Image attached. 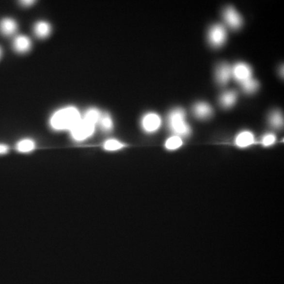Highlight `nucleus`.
<instances>
[{
  "instance_id": "obj_24",
  "label": "nucleus",
  "mask_w": 284,
  "mask_h": 284,
  "mask_svg": "<svg viewBox=\"0 0 284 284\" xmlns=\"http://www.w3.org/2000/svg\"><path fill=\"white\" fill-rule=\"evenodd\" d=\"M35 2V1L33 0H24V1H20V3L26 7H29V6L32 5Z\"/></svg>"
},
{
  "instance_id": "obj_20",
  "label": "nucleus",
  "mask_w": 284,
  "mask_h": 284,
  "mask_svg": "<svg viewBox=\"0 0 284 284\" xmlns=\"http://www.w3.org/2000/svg\"><path fill=\"white\" fill-rule=\"evenodd\" d=\"M182 144L183 142L181 139L178 136H174V137H171L166 141L165 147L169 150H174L180 147Z\"/></svg>"
},
{
  "instance_id": "obj_7",
  "label": "nucleus",
  "mask_w": 284,
  "mask_h": 284,
  "mask_svg": "<svg viewBox=\"0 0 284 284\" xmlns=\"http://www.w3.org/2000/svg\"><path fill=\"white\" fill-rule=\"evenodd\" d=\"M232 78V67L227 63H222L215 71V79L221 85H225Z\"/></svg>"
},
{
  "instance_id": "obj_2",
  "label": "nucleus",
  "mask_w": 284,
  "mask_h": 284,
  "mask_svg": "<svg viewBox=\"0 0 284 284\" xmlns=\"http://www.w3.org/2000/svg\"><path fill=\"white\" fill-rule=\"evenodd\" d=\"M186 114L181 108L173 110L168 116L169 126L171 130L178 136L187 137L191 132V129L185 120Z\"/></svg>"
},
{
  "instance_id": "obj_10",
  "label": "nucleus",
  "mask_w": 284,
  "mask_h": 284,
  "mask_svg": "<svg viewBox=\"0 0 284 284\" xmlns=\"http://www.w3.org/2000/svg\"><path fill=\"white\" fill-rule=\"evenodd\" d=\"M32 43L26 35H20L16 37L13 42V47L16 51L20 53L28 52L32 48Z\"/></svg>"
},
{
  "instance_id": "obj_15",
  "label": "nucleus",
  "mask_w": 284,
  "mask_h": 284,
  "mask_svg": "<svg viewBox=\"0 0 284 284\" xmlns=\"http://www.w3.org/2000/svg\"><path fill=\"white\" fill-rule=\"evenodd\" d=\"M268 120L270 125L275 128H281L283 126V117L279 110H274L271 112Z\"/></svg>"
},
{
  "instance_id": "obj_16",
  "label": "nucleus",
  "mask_w": 284,
  "mask_h": 284,
  "mask_svg": "<svg viewBox=\"0 0 284 284\" xmlns=\"http://www.w3.org/2000/svg\"><path fill=\"white\" fill-rule=\"evenodd\" d=\"M243 91L246 94H254L259 88V84L256 79L252 78L249 81L240 84Z\"/></svg>"
},
{
  "instance_id": "obj_8",
  "label": "nucleus",
  "mask_w": 284,
  "mask_h": 284,
  "mask_svg": "<svg viewBox=\"0 0 284 284\" xmlns=\"http://www.w3.org/2000/svg\"><path fill=\"white\" fill-rule=\"evenodd\" d=\"M161 119L156 113H150L145 115L142 120V126L149 133L156 132L161 126Z\"/></svg>"
},
{
  "instance_id": "obj_6",
  "label": "nucleus",
  "mask_w": 284,
  "mask_h": 284,
  "mask_svg": "<svg viewBox=\"0 0 284 284\" xmlns=\"http://www.w3.org/2000/svg\"><path fill=\"white\" fill-rule=\"evenodd\" d=\"M223 18L228 27L233 30L239 29L243 23L241 16L232 7H227L224 10Z\"/></svg>"
},
{
  "instance_id": "obj_1",
  "label": "nucleus",
  "mask_w": 284,
  "mask_h": 284,
  "mask_svg": "<svg viewBox=\"0 0 284 284\" xmlns=\"http://www.w3.org/2000/svg\"><path fill=\"white\" fill-rule=\"evenodd\" d=\"M79 110L74 107H67L58 110L51 117L50 125L56 130H71L81 120Z\"/></svg>"
},
{
  "instance_id": "obj_9",
  "label": "nucleus",
  "mask_w": 284,
  "mask_h": 284,
  "mask_svg": "<svg viewBox=\"0 0 284 284\" xmlns=\"http://www.w3.org/2000/svg\"><path fill=\"white\" fill-rule=\"evenodd\" d=\"M193 113L197 118L205 120L209 118L213 113L212 108L205 102H199L194 105Z\"/></svg>"
},
{
  "instance_id": "obj_19",
  "label": "nucleus",
  "mask_w": 284,
  "mask_h": 284,
  "mask_svg": "<svg viewBox=\"0 0 284 284\" xmlns=\"http://www.w3.org/2000/svg\"><path fill=\"white\" fill-rule=\"evenodd\" d=\"M100 126L104 131L109 132L112 129L113 124L112 118L108 113L101 114L99 120Z\"/></svg>"
},
{
  "instance_id": "obj_13",
  "label": "nucleus",
  "mask_w": 284,
  "mask_h": 284,
  "mask_svg": "<svg viewBox=\"0 0 284 284\" xmlns=\"http://www.w3.org/2000/svg\"><path fill=\"white\" fill-rule=\"evenodd\" d=\"M237 94L236 91L230 90L223 93L220 97L221 106L225 109L230 108L236 103Z\"/></svg>"
},
{
  "instance_id": "obj_3",
  "label": "nucleus",
  "mask_w": 284,
  "mask_h": 284,
  "mask_svg": "<svg viewBox=\"0 0 284 284\" xmlns=\"http://www.w3.org/2000/svg\"><path fill=\"white\" fill-rule=\"evenodd\" d=\"M95 125L92 123L82 119L71 130V135L73 139L82 141L90 137L94 133Z\"/></svg>"
},
{
  "instance_id": "obj_18",
  "label": "nucleus",
  "mask_w": 284,
  "mask_h": 284,
  "mask_svg": "<svg viewBox=\"0 0 284 284\" xmlns=\"http://www.w3.org/2000/svg\"><path fill=\"white\" fill-rule=\"evenodd\" d=\"M101 115V113L99 110L95 108H91L86 111L83 119L95 125L99 121Z\"/></svg>"
},
{
  "instance_id": "obj_11",
  "label": "nucleus",
  "mask_w": 284,
  "mask_h": 284,
  "mask_svg": "<svg viewBox=\"0 0 284 284\" xmlns=\"http://www.w3.org/2000/svg\"><path fill=\"white\" fill-rule=\"evenodd\" d=\"M17 30V24L11 18H4L0 22V32L6 36L14 35Z\"/></svg>"
},
{
  "instance_id": "obj_12",
  "label": "nucleus",
  "mask_w": 284,
  "mask_h": 284,
  "mask_svg": "<svg viewBox=\"0 0 284 284\" xmlns=\"http://www.w3.org/2000/svg\"><path fill=\"white\" fill-rule=\"evenodd\" d=\"M235 142L238 147L245 148L254 144L255 138L252 132L245 131L238 134Z\"/></svg>"
},
{
  "instance_id": "obj_23",
  "label": "nucleus",
  "mask_w": 284,
  "mask_h": 284,
  "mask_svg": "<svg viewBox=\"0 0 284 284\" xmlns=\"http://www.w3.org/2000/svg\"><path fill=\"white\" fill-rule=\"evenodd\" d=\"M9 150V149L8 145L3 144H0V154L7 153Z\"/></svg>"
},
{
  "instance_id": "obj_4",
  "label": "nucleus",
  "mask_w": 284,
  "mask_h": 284,
  "mask_svg": "<svg viewBox=\"0 0 284 284\" xmlns=\"http://www.w3.org/2000/svg\"><path fill=\"white\" fill-rule=\"evenodd\" d=\"M227 36L225 28L221 24H216L210 28L207 38L209 44L213 47L217 48L224 44Z\"/></svg>"
},
{
  "instance_id": "obj_17",
  "label": "nucleus",
  "mask_w": 284,
  "mask_h": 284,
  "mask_svg": "<svg viewBox=\"0 0 284 284\" xmlns=\"http://www.w3.org/2000/svg\"><path fill=\"white\" fill-rule=\"evenodd\" d=\"M16 147L17 150L20 152L27 153L34 149L35 143L32 140L24 139L18 142Z\"/></svg>"
},
{
  "instance_id": "obj_25",
  "label": "nucleus",
  "mask_w": 284,
  "mask_h": 284,
  "mask_svg": "<svg viewBox=\"0 0 284 284\" xmlns=\"http://www.w3.org/2000/svg\"><path fill=\"white\" fill-rule=\"evenodd\" d=\"M2 49H1V47H0V58H1V57L2 56Z\"/></svg>"
},
{
  "instance_id": "obj_22",
  "label": "nucleus",
  "mask_w": 284,
  "mask_h": 284,
  "mask_svg": "<svg viewBox=\"0 0 284 284\" xmlns=\"http://www.w3.org/2000/svg\"><path fill=\"white\" fill-rule=\"evenodd\" d=\"M276 137L273 134L265 135L261 140V143L265 146H269L273 145L276 142Z\"/></svg>"
},
{
  "instance_id": "obj_14",
  "label": "nucleus",
  "mask_w": 284,
  "mask_h": 284,
  "mask_svg": "<svg viewBox=\"0 0 284 284\" xmlns=\"http://www.w3.org/2000/svg\"><path fill=\"white\" fill-rule=\"evenodd\" d=\"M34 32L38 38L40 39L46 38L51 32L50 24L43 21L37 22L34 27Z\"/></svg>"
},
{
  "instance_id": "obj_5",
  "label": "nucleus",
  "mask_w": 284,
  "mask_h": 284,
  "mask_svg": "<svg viewBox=\"0 0 284 284\" xmlns=\"http://www.w3.org/2000/svg\"><path fill=\"white\" fill-rule=\"evenodd\" d=\"M232 78L239 84L249 81L253 78L251 67L245 63H237L232 67Z\"/></svg>"
},
{
  "instance_id": "obj_21",
  "label": "nucleus",
  "mask_w": 284,
  "mask_h": 284,
  "mask_svg": "<svg viewBox=\"0 0 284 284\" xmlns=\"http://www.w3.org/2000/svg\"><path fill=\"white\" fill-rule=\"evenodd\" d=\"M123 147H125L124 144L119 141L114 139L108 140L104 144V149L110 151L119 150L122 149Z\"/></svg>"
}]
</instances>
